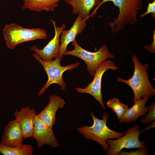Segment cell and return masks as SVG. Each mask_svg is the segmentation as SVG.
<instances>
[{"label":"cell","instance_id":"6da1fadb","mask_svg":"<svg viewBox=\"0 0 155 155\" xmlns=\"http://www.w3.org/2000/svg\"><path fill=\"white\" fill-rule=\"evenodd\" d=\"M132 61L134 65V70L132 76L129 79L124 80L118 77L117 81L125 83L131 88L133 92L132 101L134 103L137 100L146 96L150 98L155 94V89L149 81L147 68L148 63L144 64L140 62L135 55L132 56Z\"/></svg>","mask_w":155,"mask_h":155},{"label":"cell","instance_id":"7a4b0ae2","mask_svg":"<svg viewBox=\"0 0 155 155\" xmlns=\"http://www.w3.org/2000/svg\"><path fill=\"white\" fill-rule=\"evenodd\" d=\"M90 114L93 120L92 125H85L78 127L77 129L86 139L94 141L101 145L103 149L106 152L109 148L106 141L109 139L119 138L124 135L125 132L119 133L110 129L106 125L109 114L104 111L102 119H99L95 116L92 112Z\"/></svg>","mask_w":155,"mask_h":155},{"label":"cell","instance_id":"3957f363","mask_svg":"<svg viewBox=\"0 0 155 155\" xmlns=\"http://www.w3.org/2000/svg\"><path fill=\"white\" fill-rule=\"evenodd\" d=\"M3 32L6 45L11 49L21 43L37 39H45L47 37V33L44 29L26 28L14 23L6 25Z\"/></svg>","mask_w":155,"mask_h":155},{"label":"cell","instance_id":"277c9868","mask_svg":"<svg viewBox=\"0 0 155 155\" xmlns=\"http://www.w3.org/2000/svg\"><path fill=\"white\" fill-rule=\"evenodd\" d=\"M34 57L43 66L48 76V80L46 83L38 93L40 96L44 93L49 87L52 84L56 83L60 85L61 89L64 90L66 88V83L62 77V74L65 71L72 70L77 68L80 64L79 62L63 66L60 63L62 58L58 57L55 60L46 61L42 60L36 53L33 54Z\"/></svg>","mask_w":155,"mask_h":155},{"label":"cell","instance_id":"5b68a950","mask_svg":"<svg viewBox=\"0 0 155 155\" xmlns=\"http://www.w3.org/2000/svg\"><path fill=\"white\" fill-rule=\"evenodd\" d=\"M143 0H113L115 5L119 8L117 18L108 23L112 32L114 34L122 29L128 23L134 24L137 21V14L142 6Z\"/></svg>","mask_w":155,"mask_h":155},{"label":"cell","instance_id":"8992f818","mask_svg":"<svg viewBox=\"0 0 155 155\" xmlns=\"http://www.w3.org/2000/svg\"><path fill=\"white\" fill-rule=\"evenodd\" d=\"M72 42L74 49L67 51L64 55H72L83 60L87 65V70L93 77L102 62L108 58L115 57V56L110 52L105 43L103 44L97 51L92 52L83 49L78 44L76 40Z\"/></svg>","mask_w":155,"mask_h":155},{"label":"cell","instance_id":"52a82bcc","mask_svg":"<svg viewBox=\"0 0 155 155\" xmlns=\"http://www.w3.org/2000/svg\"><path fill=\"white\" fill-rule=\"evenodd\" d=\"M139 126L136 124L128 129L125 134L117 140L109 139L106 141L109 148L106 155H119L124 148L128 149L146 147L145 141H140L139 136L140 132Z\"/></svg>","mask_w":155,"mask_h":155},{"label":"cell","instance_id":"ba28073f","mask_svg":"<svg viewBox=\"0 0 155 155\" xmlns=\"http://www.w3.org/2000/svg\"><path fill=\"white\" fill-rule=\"evenodd\" d=\"M115 70L119 68L115 64V62L109 60L102 62L96 71L92 81L84 88L78 87L75 90L81 93L89 94L92 95L100 104L102 108L105 109L101 93V81L104 73L108 69Z\"/></svg>","mask_w":155,"mask_h":155},{"label":"cell","instance_id":"9c48e42d","mask_svg":"<svg viewBox=\"0 0 155 155\" xmlns=\"http://www.w3.org/2000/svg\"><path fill=\"white\" fill-rule=\"evenodd\" d=\"M53 25L55 30V35L53 38L48 42L43 49H39L35 46L30 47L44 61H47L56 59L59 56L60 45V36L62 31L65 27V24L61 27H57L56 22L53 20H50Z\"/></svg>","mask_w":155,"mask_h":155},{"label":"cell","instance_id":"30bf717a","mask_svg":"<svg viewBox=\"0 0 155 155\" xmlns=\"http://www.w3.org/2000/svg\"><path fill=\"white\" fill-rule=\"evenodd\" d=\"M33 138L36 140L38 148L44 145L53 148L59 147L52 127L46 125L38 118L37 115L34 122Z\"/></svg>","mask_w":155,"mask_h":155},{"label":"cell","instance_id":"8fae6325","mask_svg":"<svg viewBox=\"0 0 155 155\" xmlns=\"http://www.w3.org/2000/svg\"><path fill=\"white\" fill-rule=\"evenodd\" d=\"M36 112L34 108L28 106L16 110L14 113L15 120L20 124L24 139L33 136L34 122Z\"/></svg>","mask_w":155,"mask_h":155},{"label":"cell","instance_id":"7c38bea8","mask_svg":"<svg viewBox=\"0 0 155 155\" xmlns=\"http://www.w3.org/2000/svg\"><path fill=\"white\" fill-rule=\"evenodd\" d=\"M86 26V21L78 15L69 29L62 31L60 38L61 43L59 57L63 58V55L67 51V45L70 42L75 40L77 36L82 32Z\"/></svg>","mask_w":155,"mask_h":155},{"label":"cell","instance_id":"4fadbf2b","mask_svg":"<svg viewBox=\"0 0 155 155\" xmlns=\"http://www.w3.org/2000/svg\"><path fill=\"white\" fill-rule=\"evenodd\" d=\"M24 139L20 123L14 119L5 126L1 143L10 147H16L23 144Z\"/></svg>","mask_w":155,"mask_h":155},{"label":"cell","instance_id":"5bb4252c","mask_svg":"<svg viewBox=\"0 0 155 155\" xmlns=\"http://www.w3.org/2000/svg\"><path fill=\"white\" fill-rule=\"evenodd\" d=\"M49 97V102L48 104L37 115L46 125L52 127L56 122L57 111L59 108H63L65 102L60 96L52 95Z\"/></svg>","mask_w":155,"mask_h":155},{"label":"cell","instance_id":"9a60e30c","mask_svg":"<svg viewBox=\"0 0 155 155\" xmlns=\"http://www.w3.org/2000/svg\"><path fill=\"white\" fill-rule=\"evenodd\" d=\"M67 4L72 7V13L78 14L86 21L89 19L90 11L98 6L101 0H65Z\"/></svg>","mask_w":155,"mask_h":155},{"label":"cell","instance_id":"2e32d148","mask_svg":"<svg viewBox=\"0 0 155 155\" xmlns=\"http://www.w3.org/2000/svg\"><path fill=\"white\" fill-rule=\"evenodd\" d=\"M149 98L146 96L141 99L136 100L133 106L128 108L123 118L119 120V122L128 123L136 121L141 116L146 115L148 108L145 105Z\"/></svg>","mask_w":155,"mask_h":155},{"label":"cell","instance_id":"e0dca14e","mask_svg":"<svg viewBox=\"0 0 155 155\" xmlns=\"http://www.w3.org/2000/svg\"><path fill=\"white\" fill-rule=\"evenodd\" d=\"M24 3L22 10L28 9L31 11L41 12L43 10L53 11L58 6L59 2L61 0H22Z\"/></svg>","mask_w":155,"mask_h":155},{"label":"cell","instance_id":"ac0fdd59","mask_svg":"<svg viewBox=\"0 0 155 155\" xmlns=\"http://www.w3.org/2000/svg\"><path fill=\"white\" fill-rule=\"evenodd\" d=\"M34 148L30 145L10 147L0 143V153L4 155H32Z\"/></svg>","mask_w":155,"mask_h":155},{"label":"cell","instance_id":"d6986e66","mask_svg":"<svg viewBox=\"0 0 155 155\" xmlns=\"http://www.w3.org/2000/svg\"><path fill=\"white\" fill-rule=\"evenodd\" d=\"M106 104L109 107L114 111L119 120L123 118L129 108L127 105L121 103L116 98L109 100Z\"/></svg>","mask_w":155,"mask_h":155},{"label":"cell","instance_id":"ffe728a7","mask_svg":"<svg viewBox=\"0 0 155 155\" xmlns=\"http://www.w3.org/2000/svg\"><path fill=\"white\" fill-rule=\"evenodd\" d=\"M147 115L140 121L142 123L146 124L155 121V102H154L148 106Z\"/></svg>","mask_w":155,"mask_h":155},{"label":"cell","instance_id":"44dd1931","mask_svg":"<svg viewBox=\"0 0 155 155\" xmlns=\"http://www.w3.org/2000/svg\"><path fill=\"white\" fill-rule=\"evenodd\" d=\"M135 151L129 152L121 151L119 155H147L149 154L147 148H139Z\"/></svg>","mask_w":155,"mask_h":155},{"label":"cell","instance_id":"7402d4cb","mask_svg":"<svg viewBox=\"0 0 155 155\" xmlns=\"http://www.w3.org/2000/svg\"><path fill=\"white\" fill-rule=\"evenodd\" d=\"M152 13V16L155 17V0L152 3H148L146 11L144 14H140V17L142 18L149 13Z\"/></svg>","mask_w":155,"mask_h":155},{"label":"cell","instance_id":"603a6c76","mask_svg":"<svg viewBox=\"0 0 155 155\" xmlns=\"http://www.w3.org/2000/svg\"><path fill=\"white\" fill-rule=\"evenodd\" d=\"M153 42L149 45L147 46L144 47V48L147 49L150 52L152 53L155 52V30L153 33Z\"/></svg>","mask_w":155,"mask_h":155},{"label":"cell","instance_id":"cb8c5ba5","mask_svg":"<svg viewBox=\"0 0 155 155\" xmlns=\"http://www.w3.org/2000/svg\"><path fill=\"white\" fill-rule=\"evenodd\" d=\"M113 1V0H103L102 1H101V2L99 5L96 7L94 10L93 11L92 13L89 16V17H91L92 18H93L94 14L96 13L97 9H98L100 6L103 4L107 1Z\"/></svg>","mask_w":155,"mask_h":155},{"label":"cell","instance_id":"d4e9b609","mask_svg":"<svg viewBox=\"0 0 155 155\" xmlns=\"http://www.w3.org/2000/svg\"><path fill=\"white\" fill-rule=\"evenodd\" d=\"M155 127V121H153L152 124H151L149 126H148L144 129L140 131V132L141 133L147 130L154 128Z\"/></svg>","mask_w":155,"mask_h":155}]
</instances>
